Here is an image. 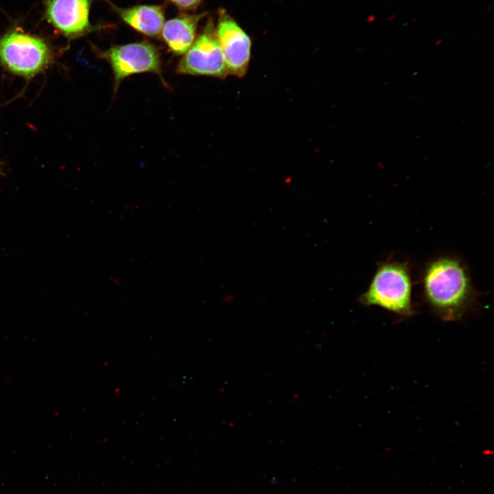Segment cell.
Returning <instances> with one entry per match:
<instances>
[{"label": "cell", "mask_w": 494, "mask_h": 494, "mask_svg": "<svg viewBox=\"0 0 494 494\" xmlns=\"http://www.w3.org/2000/svg\"><path fill=\"white\" fill-rule=\"evenodd\" d=\"M204 13H181L165 23L161 30L162 38L172 52L185 54L196 40L198 25Z\"/></svg>", "instance_id": "obj_8"}, {"label": "cell", "mask_w": 494, "mask_h": 494, "mask_svg": "<svg viewBox=\"0 0 494 494\" xmlns=\"http://www.w3.org/2000/svg\"><path fill=\"white\" fill-rule=\"evenodd\" d=\"M2 174H3V167H2L1 163H0V175H1Z\"/></svg>", "instance_id": "obj_11"}, {"label": "cell", "mask_w": 494, "mask_h": 494, "mask_svg": "<svg viewBox=\"0 0 494 494\" xmlns=\"http://www.w3.org/2000/svg\"><path fill=\"white\" fill-rule=\"evenodd\" d=\"M177 71L194 75L227 76L228 72L212 21L207 23L202 32L185 53Z\"/></svg>", "instance_id": "obj_5"}, {"label": "cell", "mask_w": 494, "mask_h": 494, "mask_svg": "<svg viewBox=\"0 0 494 494\" xmlns=\"http://www.w3.org/2000/svg\"><path fill=\"white\" fill-rule=\"evenodd\" d=\"M53 51L42 37L14 27L0 36V64L8 71L27 79L44 71Z\"/></svg>", "instance_id": "obj_3"}, {"label": "cell", "mask_w": 494, "mask_h": 494, "mask_svg": "<svg viewBox=\"0 0 494 494\" xmlns=\"http://www.w3.org/2000/svg\"><path fill=\"white\" fill-rule=\"evenodd\" d=\"M421 285L425 301L445 321L462 319L478 301L466 264L455 256L443 255L429 261L422 272Z\"/></svg>", "instance_id": "obj_1"}, {"label": "cell", "mask_w": 494, "mask_h": 494, "mask_svg": "<svg viewBox=\"0 0 494 494\" xmlns=\"http://www.w3.org/2000/svg\"><path fill=\"white\" fill-rule=\"evenodd\" d=\"M178 9L183 11H191L196 10L202 0H168Z\"/></svg>", "instance_id": "obj_10"}, {"label": "cell", "mask_w": 494, "mask_h": 494, "mask_svg": "<svg viewBox=\"0 0 494 494\" xmlns=\"http://www.w3.org/2000/svg\"><path fill=\"white\" fill-rule=\"evenodd\" d=\"M412 279L408 263L388 259L377 265L371 281L358 298L364 307L377 306L401 318L412 316Z\"/></svg>", "instance_id": "obj_2"}, {"label": "cell", "mask_w": 494, "mask_h": 494, "mask_svg": "<svg viewBox=\"0 0 494 494\" xmlns=\"http://www.w3.org/2000/svg\"><path fill=\"white\" fill-rule=\"evenodd\" d=\"M91 0H44V16L68 38L82 36L95 28L89 15Z\"/></svg>", "instance_id": "obj_7"}, {"label": "cell", "mask_w": 494, "mask_h": 494, "mask_svg": "<svg viewBox=\"0 0 494 494\" xmlns=\"http://www.w3.org/2000/svg\"><path fill=\"white\" fill-rule=\"evenodd\" d=\"M108 3L122 21L139 33L149 36H156L161 34L165 23L163 6L137 5L119 8L109 0Z\"/></svg>", "instance_id": "obj_9"}, {"label": "cell", "mask_w": 494, "mask_h": 494, "mask_svg": "<svg viewBox=\"0 0 494 494\" xmlns=\"http://www.w3.org/2000/svg\"><path fill=\"white\" fill-rule=\"evenodd\" d=\"M99 55L112 68L115 91L124 78L136 73H154L162 79L158 49L148 41L115 45Z\"/></svg>", "instance_id": "obj_4"}, {"label": "cell", "mask_w": 494, "mask_h": 494, "mask_svg": "<svg viewBox=\"0 0 494 494\" xmlns=\"http://www.w3.org/2000/svg\"><path fill=\"white\" fill-rule=\"evenodd\" d=\"M215 35L228 73L243 77L250 58V38L223 9L218 12Z\"/></svg>", "instance_id": "obj_6"}]
</instances>
